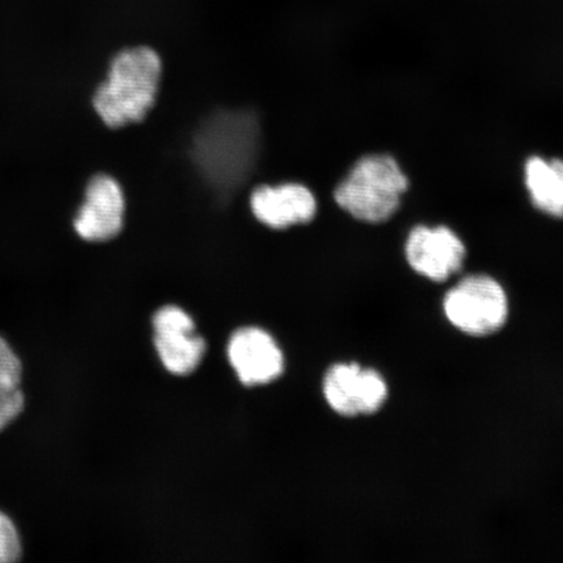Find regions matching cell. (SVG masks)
<instances>
[{
	"label": "cell",
	"mask_w": 563,
	"mask_h": 563,
	"mask_svg": "<svg viewBox=\"0 0 563 563\" xmlns=\"http://www.w3.org/2000/svg\"><path fill=\"white\" fill-rule=\"evenodd\" d=\"M229 358L238 378L250 386L269 384L284 371L277 342L260 328L236 330L229 342Z\"/></svg>",
	"instance_id": "cell-7"
},
{
	"label": "cell",
	"mask_w": 563,
	"mask_h": 563,
	"mask_svg": "<svg viewBox=\"0 0 563 563\" xmlns=\"http://www.w3.org/2000/svg\"><path fill=\"white\" fill-rule=\"evenodd\" d=\"M154 346L162 364L174 375H189L206 354L207 343L194 333H154Z\"/></svg>",
	"instance_id": "cell-10"
},
{
	"label": "cell",
	"mask_w": 563,
	"mask_h": 563,
	"mask_svg": "<svg viewBox=\"0 0 563 563\" xmlns=\"http://www.w3.org/2000/svg\"><path fill=\"white\" fill-rule=\"evenodd\" d=\"M124 211V195L118 181L108 175H97L89 181L86 201L77 211L75 231L84 241H110L123 229Z\"/></svg>",
	"instance_id": "cell-6"
},
{
	"label": "cell",
	"mask_w": 563,
	"mask_h": 563,
	"mask_svg": "<svg viewBox=\"0 0 563 563\" xmlns=\"http://www.w3.org/2000/svg\"><path fill=\"white\" fill-rule=\"evenodd\" d=\"M406 257L420 276L443 282L461 271L466 246L452 229L417 227L407 238Z\"/></svg>",
	"instance_id": "cell-5"
},
{
	"label": "cell",
	"mask_w": 563,
	"mask_h": 563,
	"mask_svg": "<svg viewBox=\"0 0 563 563\" xmlns=\"http://www.w3.org/2000/svg\"><path fill=\"white\" fill-rule=\"evenodd\" d=\"M448 320L470 335H489L504 327L509 314L505 290L489 276H468L443 299Z\"/></svg>",
	"instance_id": "cell-3"
},
{
	"label": "cell",
	"mask_w": 563,
	"mask_h": 563,
	"mask_svg": "<svg viewBox=\"0 0 563 563\" xmlns=\"http://www.w3.org/2000/svg\"><path fill=\"white\" fill-rule=\"evenodd\" d=\"M21 541L12 520L0 512V563L16 562L21 558Z\"/></svg>",
	"instance_id": "cell-13"
},
{
	"label": "cell",
	"mask_w": 563,
	"mask_h": 563,
	"mask_svg": "<svg viewBox=\"0 0 563 563\" xmlns=\"http://www.w3.org/2000/svg\"><path fill=\"white\" fill-rule=\"evenodd\" d=\"M408 189L398 162L386 154L358 159L335 189V201L358 221L382 223L394 214Z\"/></svg>",
	"instance_id": "cell-2"
},
{
	"label": "cell",
	"mask_w": 563,
	"mask_h": 563,
	"mask_svg": "<svg viewBox=\"0 0 563 563\" xmlns=\"http://www.w3.org/2000/svg\"><path fill=\"white\" fill-rule=\"evenodd\" d=\"M23 365L4 338L0 336V431L11 424L24 410L21 390Z\"/></svg>",
	"instance_id": "cell-11"
},
{
	"label": "cell",
	"mask_w": 563,
	"mask_h": 563,
	"mask_svg": "<svg viewBox=\"0 0 563 563\" xmlns=\"http://www.w3.org/2000/svg\"><path fill=\"white\" fill-rule=\"evenodd\" d=\"M251 208L257 220L267 228L284 230L312 221L317 203L307 187L287 183L256 188L251 196Z\"/></svg>",
	"instance_id": "cell-8"
},
{
	"label": "cell",
	"mask_w": 563,
	"mask_h": 563,
	"mask_svg": "<svg viewBox=\"0 0 563 563\" xmlns=\"http://www.w3.org/2000/svg\"><path fill=\"white\" fill-rule=\"evenodd\" d=\"M323 394L333 410L343 417L375 413L387 398V385L375 369L361 365L335 364L323 379Z\"/></svg>",
	"instance_id": "cell-4"
},
{
	"label": "cell",
	"mask_w": 563,
	"mask_h": 563,
	"mask_svg": "<svg viewBox=\"0 0 563 563\" xmlns=\"http://www.w3.org/2000/svg\"><path fill=\"white\" fill-rule=\"evenodd\" d=\"M525 176L533 206L548 216L563 218V161L531 157Z\"/></svg>",
	"instance_id": "cell-9"
},
{
	"label": "cell",
	"mask_w": 563,
	"mask_h": 563,
	"mask_svg": "<svg viewBox=\"0 0 563 563\" xmlns=\"http://www.w3.org/2000/svg\"><path fill=\"white\" fill-rule=\"evenodd\" d=\"M162 62L156 52L126 48L111 62L109 77L95 95V109L110 129L143 121L156 102Z\"/></svg>",
	"instance_id": "cell-1"
},
{
	"label": "cell",
	"mask_w": 563,
	"mask_h": 563,
	"mask_svg": "<svg viewBox=\"0 0 563 563\" xmlns=\"http://www.w3.org/2000/svg\"><path fill=\"white\" fill-rule=\"evenodd\" d=\"M154 333L195 332L192 317L181 308L166 306L161 308L153 317Z\"/></svg>",
	"instance_id": "cell-12"
}]
</instances>
